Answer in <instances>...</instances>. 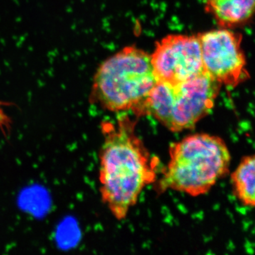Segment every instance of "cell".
Here are the masks:
<instances>
[{
  "label": "cell",
  "instance_id": "obj_9",
  "mask_svg": "<svg viewBox=\"0 0 255 255\" xmlns=\"http://www.w3.org/2000/svg\"><path fill=\"white\" fill-rule=\"evenodd\" d=\"M5 105L6 104L0 102V130L4 135H6L9 132L11 128V119L5 112L3 107V106Z\"/></svg>",
  "mask_w": 255,
  "mask_h": 255
},
{
  "label": "cell",
  "instance_id": "obj_1",
  "mask_svg": "<svg viewBox=\"0 0 255 255\" xmlns=\"http://www.w3.org/2000/svg\"><path fill=\"white\" fill-rule=\"evenodd\" d=\"M135 122L123 117L102 126L105 141L100 152L102 201L117 220L127 217L140 193L155 180V164L135 132Z\"/></svg>",
  "mask_w": 255,
  "mask_h": 255
},
{
  "label": "cell",
  "instance_id": "obj_3",
  "mask_svg": "<svg viewBox=\"0 0 255 255\" xmlns=\"http://www.w3.org/2000/svg\"><path fill=\"white\" fill-rule=\"evenodd\" d=\"M157 82L150 55L135 47H126L97 68L90 97L106 110L136 113Z\"/></svg>",
  "mask_w": 255,
  "mask_h": 255
},
{
  "label": "cell",
  "instance_id": "obj_5",
  "mask_svg": "<svg viewBox=\"0 0 255 255\" xmlns=\"http://www.w3.org/2000/svg\"><path fill=\"white\" fill-rule=\"evenodd\" d=\"M204 72L220 85L236 87L248 77L241 36L227 28L198 35Z\"/></svg>",
  "mask_w": 255,
  "mask_h": 255
},
{
  "label": "cell",
  "instance_id": "obj_6",
  "mask_svg": "<svg viewBox=\"0 0 255 255\" xmlns=\"http://www.w3.org/2000/svg\"><path fill=\"white\" fill-rule=\"evenodd\" d=\"M150 60L157 82L177 83L205 73L198 36L164 37L156 44Z\"/></svg>",
  "mask_w": 255,
  "mask_h": 255
},
{
  "label": "cell",
  "instance_id": "obj_4",
  "mask_svg": "<svg viewBox=\"0 0 255 255\" xmlns=\"http://www.w3.org/2000/svg\"><path fill=\"white\" fill-rule=\"evenodd\" d=\"M221 85L205 73L177 83L157 82L137 115H150L172 132L194 128L214 107Z\"/></svg>",
  "mask_w": 255,
  "mask_h": 255
},
{
  "label": "cell",
  "instance_id": "obj_8",
  "mask_svg": "<svg viewBox=\"0 0 255 255\" xmlns=\"http://www.w3.org/2000/svg\"><path fill=\"white\" fill-rule=\"evenodd\" d=\"M255 158L254 155L246 156L232 174L235 195L243 205H255Z\"/></svg>",
  "mask_w": 255,
  "mask_h": 255
},
{
  "label": "cell",
  "instance_id": "obj_2",
  "mask_svg": "<svg viewBox=\"0 0 255 255\" xmlns=\"http://www.w3.org/2000/svg\"><path fill=\"white\" fill-rule=\"evenodd\" d=\"M169 156L159 188L192 196L209 192L227 174L231 158L224 140L207 133L194 134L176 142Z\"/></svg>",
  "mask_w": 255,
  "mask_h": 255
},
{
  "label": "cell",
  "instance_id": "obj_7",
  "mask_svg": "<svg viewBox=\"0 0 255 255\" xmlns=\"http://www.w3.org/2000/svg\"><path fill=\"white\" fill-rule=\"evenodd\" d=\"M206 9L223 27L247 22L253 16L255 0H204Z\"/></svg>",
  "mask_w": 255,
  "mask_h": 255
}]
</instances>
